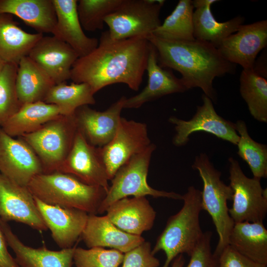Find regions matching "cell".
<instances>
[{"instance_id": "6da1fadb", "label": "cell", "mask_w": 267, "mask_h": 267, "mask_svg": "<svg viewBox=\"0 0 267 267\" xmlns=\"http://www.w3.org/2000/svg\"><path fill=\"white\" fill-rule=\"evenodd\" d=\"M150 47L145 38L115 40L108 31H104L97 46L76 61L70 79L74 83L87 84L94 94L117 83L125 84L137 91L146 69Z\"/></svg>"}, {"instance_id": "7a4b0ae2", "label": "cell", "mask_w": 267, "mask_h": 267, "mask_svg": "<svg viewBox=\"0 0 267 267\" xmlns=\"http://www.w3.org/2000/svg\"><path fill=\"white\" fill-rule=\"evenodd\" d=\"M147 39L155 48L162 67L177 71L187 90L199 88L212 101L217 98L215 78L235 72L236 65L226 60L217 48L207 42L168 41L153 35Z\"/></svg>"}, {"instance_id": "3957f363", "label": "cell", "mask_w": 267, "mask_h": 267, "mask_svg": "<svg viewBox=\"0 0 267 267\" xmlns=\"http://www.w3.org/2000/svg\"><path fill=\"white\" fill-rule=\"evenodd\" d=\"M34 197L48 205L97 214L106 191L88 185L74 177L56 171L34 177L27 185Z\"/></svg>"}, {"instance_id": "277c9868", "label": "cell", "mask_w": 267, "mask_h": 267, "mask_svg": "<svg viewBox=\"0 0 267 267\" xmlns=\"http://www.w3.org/2000/svg\"><path fill=\"white\" fill-rule=\"evenodd\" d=\"M182 208L169 218L152 249L154 255L160 251L165 253L166 259L162 267H169L180 254L189 256L203 235L199 221L203 210L201 191L190 186L182 195Z\"/></svg>"}, {"instance_id": "5b68a950", "label": "cell", "mask_w": 267, "mask_h": 267, "mask_svg": "<svg viewBox=\"0 0 267 267\" xmlns=\"http://www.w3.org/2000/svg\"><path fill=\"white\" fill-rule=\"evenodd\" d=\"M192 168L198 172L203 182L202 207L211 217L218 234V242L213 253L218 258L228 245L229 236L234 224L227 204V201L232 199V190L221 179V172L215 168L206 154L196 156Z\"/></svg>"}, {"instance_id": "8992f818", "label": "cell", "mask_w": 267, "mask_h": 267, "mask_svg": "<svg viewBox=\"0 0 267 267\" xmlns=\"http://www.w3.org/2000/svg\"><path fill=\"white\" fill-rule=\"evenodd\" d=\"M156 146L151 143L145 149L133 156L121 166L111 179V184L97 210L105 212L115 202L124 198L146 197H164L182 200V195L174 192L159 190L147 183V177L153 152Z\"/></svg>"}, {"instance_id": "52a82bcc", "label": "cell", "mask_w": 267, "mask_h": 267, "mask_svg": "<svg viewBox=\"0 0 267 267\" xmlns=\"http://www.w3.org/2000/svg\"><path fill=\"white\" fill-rule=\"evenodd\" d=\"M77 132L74 114L50 121L21 137L40 159L44 173L58 171L67 156Z\"/></svg>"}, {"instance_id": "ba28073f", "label": "cell", "mask_w": 267, "mask_h": 267, "mask_svg": "<svg viewBox=\"0 0 267 267\" xmlns=\"http://www.w3.org/2000/svg\"><path fill=\"white\" fill-rule=\"evenodd\" d=\"M163 0H122L107 16L104 23L110 38L115 40L147 38L161 24L160 13Z\"/></svg>"}, {"instance_id": "9c48e42d", "label": "cell", "mask_w": 267, "mask_h": 267, "mask_svg": "<svg viewBox=\"0 0 267 267\" xmlns=\"http://www.w3.org/2000/svg\"><path fill=\"white\" fill-rule=\"evenodd\" d=\"M228 162L233 192L231 218L234 223L263 222L267 213V189L263 188L260 179L247 177L236 159L230 157Z\"/></svg>"}, {"instance_id": "30bf717a", "label": "cell", "mask_w": 267, "mask_h": 267, "mask_svg": "<svg viewBox=\"0 0 267 267\" xmlns=\"http://www.w3.org/2000/svg\"><path fill=\"white\" fill-rule=\"evenodd\" d=\"M151 143L146 124L122 117L112 140L97 147L110 180L121 166Z\"/></svg>"}, {"instance_id": "8fae6325", "label": "cell", "mask_w": 267, "mask_h": 267, "mask_svg": "<svg viewBox=\"0 0 267 267\" xmlns=\"http://www.w3.org/2000/svg\"><path fill=\"white\" fill-rule=\"evenodd\" d=\"M202 100V105L197 106L195 114L189 120H183L175 116L169 118V122L175 125L176 132L173 139V144L183 146L189 140L192 134L203 131L237 145L239 136L235 130V124L218 114L209 97L203 94Z\"/></svg>"}, {"instance_id": "7c38bea8", "label": "cell", "mask_w": 267, "mask_h": 267, "mask_svg": "<svg viewBox=\"0 0 267 267\" xmlns=\"http://www.w3.org/2000/svg\"><path fill=\"white\" fill-rule=\"evenodd\" d=\"M44 173L42 163L31 147L21 137L16 138L0 128V173L27 187L36 176Z\"/></svg>"}, {"instance_id": "4fadbf2b", "label": "cell", "mask_w": 267, "mask_h": 267, "mask_svg": "<svg viewBox=\"0 0 267 267\" xmlns=\"http://www.w3.org/2000/svg\"><path fill=\"white\" fill-rule=\"evenodd\" d=\"M58 171L83 182L103 188L107 192L110 180L98 148L91 145L78 130L72 147Z\"/></svg>"}, {"instance_id": "5bb4252c", "label": "cell", "mask_w": 267, "mask_h": 267, "mask_svg": "<svg viewBox=\"0 0 267 267\" xmlns=\"http://www.w3.org/2000/svg\"><path fill=\"white\" fill-rule=\"evenodd\" d=\"M0 220L26 224L39 231L47 229L27 187L0 173Z\"/></svg>"}, {"instance_id": "9a60e30c", "label": "cell", "mask_w": 267, "mask_h": 267, "mask_svg": "<svg viewBox=\"0 0 267 267\" xmlns=\"http://www.w3.org/2000/svg\"><path fill=\"white\" fill-rule=\"evenodd\" d=\"M267 45V20L242 25L217 47L227 61L253 69L258 53Z\"/></svg>"}, {"instance_id": "2e32d148", "label": "cell", "mask_w": 267, "mask_h": 267, "mask_svg": "<svg viewBox=\"0 0 267 267\" xmlns=\"http://www.w3.org/2000/svg\"><path fill=\"white\" fill-rule=\"evenodd\" d=\"M127 97L121 96L103 111L85 105L74 114L78 130L92 145L101 147L109 142L119 127Z\"/></svg>"}, {"instance_id": "e0dca14e", "label": "cell", "mask_w": 267, "mask_h": 267, "mask_svg": "<svg viewBox=\"0 0 267 267\" xmlns=\"http://www.w3.org/2000/svg\"><path fill=\"white\" fill-rule=\"evenodd\" d=\"M34 199L38 210L57 245L60 249L74 247L86 225L89 214L76 209L48 205L35 197Z\"/></svg>"}, {"instance_id": "ac0fdd59", "label": "cell", "mask_w": 267, "mask_h": 267, "mask_svg": "<svg viewBox=\"0 0 267 267\" xmlns=\"http://www.w3.org/2000/svg\"><path fill=\"white\" fill-rule=\"evenodd\" d=\"M28 56L55 85L70 79L72 66L79 57L70 45L53 36H43L32 48Z\"/></svg>"}, {"instance_id": "d6986e66", "label": "cell", "mask_w": 267, "mask_h": 267, "mask_svg": "<svg viewBox=\"0 0 267 267\" xmlns=\"http://www.w3.org/2000/svg\"><path fill=\"white\" fill-rule=\"evenodd\" d=\"M146 71L148 75L146 86L139 93L127 97L124 108H138L163 96L187 90L181 79L177 78L171 69L159 64L156 49L151 44Z\"/></svg>"}, {"instance_id": "ffe728a7", "label": "cell", "mask_w": 267, "mask_h": 267, "mask_svg": "<svg viewBox=\"0 0 267 267\" xmlns=\"http://www.w3.org/2000/svg\"><path fill=\"white\" fill-rule=\"evenodd\" d=\"M0 227L19 267H72L76 245L58 251L44 246L35 248L24 244L7 222L0 220Z\"/></svg>"}, {"instance_id": "44dd1931", "label": "cell", "mask_w": 267, "mask_h": 267, "mask_svg": "<svg viewBox=\"0 0 267 267\" xmlns=\"http://www.w3.org/2000/svg\"><path fill=\"white\" fill-rule=\"evenodd\" d=\"M106 216L121 230L141 236L153 227L156 213L145 197H126L112 204Z\"/></svg>"}, {"instance_id": "7402d4cb", "label": "cell", "mask_w": 267, "mask_h": 267, "mask_svg": "<svg viewBox=\"0 0 267 267\" xmlns=\"http://www.w3.org/2000/svg\"><path fill=\"white\" fill-rule=\"evenodd\" d=\"M56 14L53 36L70 45L79 57L86 56L98 45L95 38L88 37L83 31L77 11V0H52Z\"/></svg>"}, {"instance_id": "603a6c76", "label": "cell", "mask_w": 267, "mask_h": 267, "mask_svg": "<svg viewBox=\"0 0 267 267\" xmlns=\"http://www.w3.org/2000/svg\"><path fill=\"white\" fill-rule=\"evenodd\" d=\"M81 237L88 248L108 247L125 254L145 240L141 236L128 233L115 226L105 215L89 214Z\"/></svg>"}, {"instance_id": "cb8c5ba5", "label": "cell", "mask_w": 267, "mask_h": 267, "mask_svg": "<svg viewBox=\"0 0 267 267\" xmlns=\"http://www.w3.org/2000/svg\"><path fill=\"white\" fill-rule=\"evenodd\" d=\"M193 36L195 39L207 42L217 48L227 37L236 32L243 25L244 18L240 16L220 22L211 11V5L217 0H192Z\"/></svg>"}, {"instance_id": "d4e9b609", "label": "cell", "mask_w": 267, "mask_h": 267, "mask_svg": "<svg viewBox=\"0 0 267 267\" xmlns=\"http://www.w3.org/2000/svg\"><path fill=\"white\" fill-rule=\"evenodd\" d=\"M0 13L15 15L38 33H52L57 18L52 0H0Z\"/></svg>"}, {"instance_id": "484cf974", "label": "cell", "mask_w": 267, "mask_h": 267, "mask_svg": "<svg viewBox=\"0 0 267 267\" xmlns=\"http://www.w3.org/2000/svg\"><path fill=\"white\" fill-rule=\"evenodd\" d=\"M43 36L25 31L13 15L0 13V58L5 62L18 64Z\"/></svg>"}, {"instance_id": "4316f807", "label": "cell", "mask_w": 267, "mask_h": 267, "mask_svg": "<svg viewBox=\"0 0 267 267\" xmlns=\"http://www.w3.org/2000/svg\"><path fill=\"white\" fill-rule=\"evenodd\" d=\"M228 245L249 260L267 266V230L263 222L234 223Z\"/></svg>"}, {"instance_id": "83f0119b", "label": "cell", "mask_w": 267, "mask_h": 267, "mask_svg": "<svg viewBox=\"0 0 267 267\" xmlns=\"http://www.w3.org/2000/svg\"><path fill=\"white\" fill-rule=\"evenodd\" d=\"M60 116V109L55 105L44 101L28 103L23 104L1 128L10 136L19 137Z\"/></svg>"}, {"instance_id": "f1b7e54d", "label": "cell", "mask_w": 267, "mask_h": 267, "mask_svg": "<svg viewBox=\"0 0 267 267\" xmlns=\"http://www.w3.org/2000/svg\"><path fill=\"white\" fill-rule=\"evenodd\" d=\"M55 84L51 78L28 56L18 64L15 86L18 99L23 104L43 101Z\"/></svg>"}, {"instance_id": "f546056e", "label": "cell", "mask_w": 267, "mask_h": 267, "mask_svg": "<svg viewBox=\"0 0 267 267\" xmlns=\"http://www.w3.org/2000/svg\"><path fill=\"white\" fill-rule=\"evenodd\" d=\"M94 93L86 83L66 82L55 85L49 90L44 102L58 106L62 116L73 115L79 107L95 103Z\"/></svg>"}, {"instance_id": "4dcf8cb0", "label": "cell", "mask_w": 267, "mask_h": 267, "mask_svg": "<svg viewBox=\"0 0 267 267\" xmlns=\"http://www.w3.org/2000/svg\"><path fill=\"white\" fill-rule=\"evenodd\" d=\"M194 6L191 0H179L172 12L152 33L161 39L173 41H190L193 36Z\"/></svg>"}, {"instance_id": "1f68e13d", "label": "cell", "mask_w": 267, "mask_h": 267, "mask_svg": "<svg viewBox=\"0 0 267 267\" xmlns=\"http://www.w3.org/2000/svg\"><path fill=\"white\" fill-rule=\"evenodd\" d=\"M240 92L249 111L256 120L267 122V80L253 69H243Z\"/></svg>"}, {"instance_id": "d6a6232c", "label": "cell", "mask_w": 267, "mask_h": 267, "mask_svg": "<svg viewBox=\"0 0 267 267\" xmlns=\"http://www.w3.org/2000/svg\"><path fill=\"white\" fill-rule=\"evenodd\" d=\"M235 128L239 136L237 154L248 165L253 178L267 177V147L253 139L249 134L245 122L238 120Z\"/></svg>"}, {"instance_id": "836d02e7", "label": "cell", "mask_w": 267, "mask_h": 267, "mask_svg": "<svg viewBox=\"0 0 267 267\" xmlns=\"http://www.w3.org/2000/svg\"><path fill=\"white\" fill-rule=\"evenodd\" d=\"M122 0H80L77 11L82 28L93 32L103 28L106 17L114 11Z\"/></svg>"}, {"instance_id": "e575fe53", "label": "cell", "mask_w": 267, "mask_h": 267, "mask_svg": "<svg viewBox=\"0 0 267 267\" xmlns=\"http://www.w3.org/2000/svg\"><path fill=\"white\" fill-rule=\"evenodd\" d=\"M18 64L6 63L0 72V127L21 107L15 82Z\"/></svg>"}, {"instance_id": "d590c367", "label": "cell", "mask_w": 267, "mask_h": 267, "mask_svg": "<svg viewBox=\"0 0 267 267\" xmlns=\"http://www.w3.org/2000/svg\"><path fill=\"white\" fill-rule=\"evenodd\" d=\"M124 254L117 250L101 247L84 249L76 247L73 263L76 267H119Z\"/></svg>"}, {"instance_id": "8d00e7d4", "label": "cell", "mask_w": 267, "mask_h": 267, "mask_svg": "<svg viewBox=\"0 0 267 267\" xmlns=\"http://www.w3.org/2000/svg\"><path fill=\"white\" fill-rule=\"evenodd\" d=\"M212 232L207 231L203 235L191 254L186 267H218V258L212 251Z\"/></svg>"}, {"instance_id": "74e56055", "label": "cell", "mask_w": 267, "mask_h": 267, "mask_svg": "<svg viewBox=\"0 0 267 267\" xmlns=\"http://www.w3.org/2000/svg\"><path fill=\"white\" fill-rule=\"evenodd\" d=\"M122 267H158L159 260L152 253L151 244L144 241L124 254Z\"/></svg>"}, {"instance_id": "f35d334b", "label": "cell", "mask_w": 267, "mask_h": 267, "mask_svg": "<svg viewBox=\"0 0 267 267\" xmlns=\"http://www.w3.org/2000/svg\"><path fill=\"white\" fill-rule=\"evenodd\" d=\"M218 267H267L242 256L228 245L218 257Z\"/></svg>"}, {"instance_id": "ab89813d", "label": "cell", "mask_w": 267, "mask_h": 267, "mask_svg": "<svg viewBox=\"0 0 267 267\" xmlns=\"http://www.w3.org/2000/svg\"><path fill=\"white\" fill-rule=\"evenodd\" d=\"M7 243L0 227V267H19L7 249Z\"/></svg>"}, {"instance_id": "60d3db41", "label": "cell", "mask_w": 267, "mask_h": 267, "mask_svg": "<svg viewBox=\"0 0 267 267\" xmlns=\"http://www.w3.org/2000/svg\"><path fill=\"white\" fill-rule=\"evenodd\" d=\"M184 264V257L183 254H180L173 261V263L171 267H183Z\"/></svg>"}, {"instance_id": "b9f144b4", "label": "cell", "mask_w": 267, "mask_h": 267, "mask_svg": "<svg viewBox=\"0 0 267 267\" xmlns=\"http://www.w3.org/2000/svg\"><path fill=\"white\" fill-rule=\"evenodd\" d=\"M6 62L3 61L0 58V72L2 70L3 67L4 66Z\"/></svg>"}, {"instance_id": "7bdbcfd3", "label": "cell", "mask_w": 267, "mask_h": 267, "mask_svg": "<svg viewBox=\"0 0 267 267\" xmlns=\"http://www.w3.org/2000/svg\"><path fill=\"white\" fill-rule=\"evenodd\" d=\"M0 128H1V127H0Z\"/></svg>"}]
</instances>
